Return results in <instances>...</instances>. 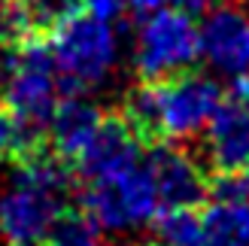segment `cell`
Instances as JSON below:
<instances>
[{"instance_id": "cell-3", "label": "cell", "mask_w": 249, "mask_h": 246, "mask_svg": "<svg viewBox=\"0 0 249 246\" xmlns=\"http://www.w3.org/2000/svg\"><path fill=\"white\" fill-rule=\"evenodd\" d=\"M46 36L61 76V88L67 94H82L104 85L119 61V40L113 24L89 12H73Z\"/></svg>"}, {"instance_id": "cell-8", "label": "cell", "mask_w": 249, "mask_h": 246, "mask_svg": "<svg viewBox=\"0 0 249 246\" xmlns=\"http://www.w3.org/2000/svg\"><path fill=\"white\" fill-rule=\"evenodd\" d=\"M146 170L158 198V210H195L210 194V176L204 174L201 161L179 143H152Z\"/></svg>"}, {"instance_id": "cell-7", "label": "cell", "mask_w": 249, "mask_h": 246, "mask_svg": "<svg viewBox=\"0 0 249 246\" xmlns=\"http://www.w3.org/2000/svg\"><path fill=\"white\" fill-rule=\"evenodd\" d=\"M197 55L216 73H249V6L240 0H219L197 24Z\"/></svg>"}, {"instance_id": "cell-9", "label": "cell", "mask_w": 249, "mask_h": 246, "mask_svg": "<svg viewBox=\"0 0 249 246\" xmlns=\"http://www.w3.org/2000/svg\"><path fill=\"white\" fill-rule=\"evenodd\" d=\"M140 152H143V140L122 119V113H104L101 125L94 128L89 143L82 146L70 164L76 167V174L85 182H94L140 164Z\"/></svg>"}, {"instance_id": "cell-1", "label": "cell", "mask_w": 249, "mask_h": 246, "mask_svg": "<svg viewBox=\"0 0 249 246\" xmlns=\"http://www.w3.org/2000/svg\"><path fill=\"white\" fill-rule=\"evenodd\" d=\"M222 97V85L207 73L185 70L170 79H140L124 94L122 119L143 143H182L207 128Z\"/></svg>"}, {"instance_id": "cell-18", "label": "cell", "mask_w": 249, "mask_h": 246, "mask_svg": "<svg viewBox=\"0 0 249 246\" xmlns=\"http://www.w3.org/2000/svg\"><path fill=\"white\" fill-rule=\"evenodd\" d=\"M79 6L94 18H104V21H113L119 18L124 9H128V0H79Z\"/></svg>"}, {"instance_id": "cell-19", "label": "cell", "mask_w": 249, "mask_h": 246, "mask_svg": "<svg viewBox=\"0 0 249 246\" xmlns=\"http://www.w3.org/2000/svg\"><path fill=\"white\" fill-rule=\"evenodd\" d=\"M128 6L137 16H146V12H155V9H164V6H177V0H128Z\"/></svg>"}, {"instance_id": "cell-2", "label": "cell", "mask_w": 249, "mask_h": 246, "mask_svg": "<svg viewBox=\"0 0 249 246\" xmlns=\"http://www.w3.org/2000/svg\"><path fill=\"white\" fill-rule=\"evenodd\" d=\"M58 97L61 76L43 36H28L12 49H0V106L16 119L24 149L46 143V125Z\"/></svg>"}, {"instance_id": "cell-4", "label": "cell", "mask_w": 249, "mask_h": 246, "mask_svg": "<svg viewBox=\"0 0 249 246\" xmlns=\"http://www.w3.org/2000/svg\"><path fill=\"white\" fill-rule=\"evenodd\" d=\"M197 55V21L179 6L140 16L131 64L140 79H170L192 70Z\"/></svg>"}, {"instance_id": "cell-6", "label": "cell", "mask_w": 249, "mask_h": 246, "mask_svg": "<svg viewBox=\"0 0 249 246\" xmlns=\"http://www.w3.org/2000/svg\"><path fill=\"white\" fill-rule=\"evenodd\" d=\"M67 216V192L9 179L0 194V237L9 246H36Z\"/></svg>"}, {"instance_id": "cell-15", "label": "cell", "mask_w": 249, "mask_h": 246, "mask_svg": "<svg viewBox=\"0 0 249 246\" xmlns=\"http://www.w3.org/2000/svg\"><path fill=\"white\" fill-rule=\"evenodd\" d=\"M24 16H28L31 28L36 36H46L49 31L61 24L64 18H70L73 12H79V0H18Z\"/></svg>"}, {"instance_id": "cell-14", "label": "cell", "mask_w": 249, "mask_h": 246, "mask_svg": "<svg viewBox=\"0 0 249 246\" xmlns=\"http://www.w3.org/2000/svg\"><path fill=\"white\" fill-rule=\"evenodd\" d=\"M36 246H107V243H104V231L85 216H64L49 231V237Z\"/></svg>"}, {"instance_id": "cell-20", "label": "cell", "mask_w": 249, "mask_h": 246, "mask_svg": "<svg viewBox=\"0 0 249 246\" xmlns=\"http://www.w3.org/2000/svg\"><path fill=\"white\" fill-rule=\"evenodd\" d=\"M134 246H167V243L155 237V240H143V243H134Z\"/></svg>"}, {"instance_id": "cell-12", "label": "cell", "mask_w": 249, "mask_h": 246, "mask_svg": "<svg viewBox=\"0 0 249 246\" xmlns=\"http://www.w3.org/2000/svg\"><path fill=\"white\" fill-rule=\"evenodd\" d=\"M201 219L204 246H249V201L207 198Z\"/></svg>"}, {"instance_id": "cell-10", "label": "cell", "mask_w": 249, "mask_h": 246, "mask_svg": "<svg viewBox=\"0 0 249 246\" xmlns=\"http://www.w3.org/2000/svg\"><path fill=\"white\" fill-rule=\"evenodd\" d=\"M201 134L204 158L213 174H237L249 167V101L225 94Z\"/></svg>"}, {"instance_id": "cell-13", "label": "cell", "mask_w": 249, "mask_h": 246, "mask_svg": "<svg viewBox=\"0 0 249 246\" xmlns=\"http://www.w3.org/2000/svg\"><path fill=\"white\" fill-rule=\"evenodd\" d=\"M152 222L158 240H164L167 246H204L201 219L195 216V210H158Z\"/></svg>"}, {"instance_id": "cell-17", "label": "cell", "mask_w": 249, "mask_h": 246, "mask_svg": "<svg viewBox=\"0 0 249 246\" xmlns=\"http://www.w3.org/2000/svg\"><path fill=\"white\" fill-rule=\"evenodd\" d=\"M21 149H24V140H21V131L16 125V119L0 106V167L16 161V155Z\"/></svg>"}, {"instance_id": "cell-5", "label": "cell", "mask_w": 249, "mask_h": 246, "mask_svg": "<svg viewBox=\"0 0 249 246\" xmlns=\"http://www.w3.org/2000/svg\"><path fill=\"white\" fill-rule=\"evenodd\" d=\"M82 216L101 231H134L158 216V198L146 164H134L116 176L94 179L82 192Z\"/></svg>"}, {"instance_id": "cell-11", "label": "cell", "mask_w": 249, "mask_h": 246, "mask_svg": "<svg viewBox=\"0 0 249 246\" xmlns=\"http://www.w3.org/2000/svg\"><path fill=\"white\" fill-rule=\"evenodd\" d=\"M104 119V109L97 106L94 101H89L85 94H64L58 97V104L52 109V116H49V146L64 158V161H73V158L79 155V149L89 137L94 134V128L101 125Z\"/></svg>"}, {"instance_id": "cell-16", "label": "cell", "mask_w": 249, "mask_h": 246, "mask_svg": "<svg viewBox=\"0 0 249 246\" xmlns=\"http://www.w3.org/2000/svg\"><path fill=\"white\" fill-rule=\"evenodd\" d=\"M28 36H36L28 16L18 0H0V49H12L24 43Z\"/></svg>"}]
</instances>
